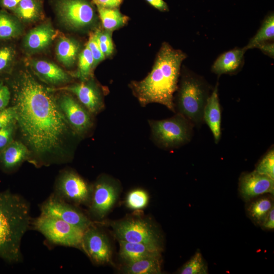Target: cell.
I'll use <instances>...</instances> for the list:
<instances>
[{
    "label": "cell",
    "mask_w": 274,
    "mask_h": 274,
    "mask_svg": "<svg viewBox=\"0 0 274 274\" xmlns=\"http://www.w3.org/2000/svg\"><path fill=\"white\" fill-rule=\"evenodd\" d=\"M12 89L16 124L35 156L34 163L59 162L63 158L60 150L71 128L54 91L39 83L27 69L19 72Z\"/></svg>",
    "instance_id": "1"
},
{
    "label": "cell",
    "mask_w": 274,
    "mask_h": 274,
    "mask_svg": "<svg viewBox=\"0 0 274 274\" xmlns=\"http://www.w3.org/2000/svg\"><path fill=\"white\" fill-rule=\"evenodd\" d=\"M187 55L164 42L157 53L150 73L142 80L130 86L142 106L158 103L176 112L174 94L176 92L183 61Z\"/></svg>",
    "instance_id": "2"
},
{
    "label": "cell",
    "mask_w": 274,
    "mask_h": 274,
    "mask_svg": "<svg viewBox=\"0 0 274 274\" xmlns=\"http://www.w3.org/2000/svg\"><path fill=\"white\" fill-rule=\"evenodd\" d=\"M31 221L26 199L9 190L0 191V259L9 264L22 262L21 242Z\"/></svg>",
    "instance_id": "3"
},
{
    "label": "cell",
    "mask_w": 274,
    "mask_h": 274,
    "mask_svg": "<svg viewBox=\"0 0 274 274\" xmlns=\"http://www.w3.org/2000/svg\"><path fill=\"white\" fill-rule=\"evenodd\" d=\"M175 107L194 126L203 122L204 107L211 94V86L201 76L189 70L181 73Z\"/></svg>",
    "instance_id": "4"
},
{
    "label": "cell",
    "mask_w": 274,
    "mask_h": 274,
    "mask_svg": "<svg viewBox=\"0 0 274 274\" xmlns=\"http://www.w3.org/2000/svg\"><path fill=\"white\" fill-rule=\"evenodd\" d=\"M31 224L49 244L82 250L84 232L79 228L59 219L41 214L32 219Z\"/></svg>",
    "instance_id": "5"
},
{
    "label": "cell",
    "mask_w": 274,
    "mask_h": 274,
    "mask_svg": "<svg viewBox=\"0 0 274 274\" xmlns=\"http://www.w3.org/2000/svg\"><path fill=\"white\" fill-rule=\"evenodd\" d=\"M149 124L153 138L165 149L179 147L189 142L194 125L179 113L166 119L151 120Z\"/></svg>",
    "instance_id": "6"
},
{
    "label": "cell",
    "mask_w": 274,
    "mask_h": 274,
    "mask_svg": "<svg viewBox=\"0 0 274 274\" xmlns=\"http://www.w3.org/2000/svg\"><path fill=\"white\" fill-rule=\"evenodd\" d=\"M111 225L118 240L162 248L161 235L157 227L149 219L132 217L112 222Z\"/></svg>",
    "instance_id": "7"
},
{
    "label": "cell",
    "mask_w": 274,
    "mask_h": 274,
    "mask_svg": "<svg viewBox=\"0 0 274 274\" xmlns=\"http://www.w3.org/2000/svg\"><path fill=\"white\" fill-rule=\"evenodd\" d=\"M92 189V185L88 183L78 173L71 169H66L58 176L53 193L72 204L88 207Z\"/></svg>",
    "instance_id": "8"
},
{
    "label": "cell",
    "mask_w": 274,
    "mask_h": 274,
    "mask_svg": "<svg viewBox=\"0 0 274 274\" xmlns=\"http://www.w3.org/2000/svg\"><path fill=\"white\" fill-rule=\"evenodd\" d=\"M119 191V185L112 179L104 176L97 179L92 185L88 206L89 217L92 221H100L107 215L115 204Z\"/></svg>",
    "instance_id": "9"
},
{
    "label": "cell",
    "mask_w": 274,
    "mask_h": 274,
    "mask_svg": "<svg viewBox=\"0 0 274 274\" xmlns=\"http://www.w3.org/2000/svg\"><path fill=\"white\" fill-rule=\"evenodd\" d=\"M55 10L60 21L74 29L87 28L96 20L94 7L89 0H57Z\"/></svg>",
    "instance_id": "10"
},
{
    "label": "cell",
    "mask_w": 274,
    "mask_h": 274,
    "mask_svg": "<svg viewBox=\"0 0 274 274\" xmlns=\"http://www.w3.org/2000/svg\"><path fill=\"white\" fill-rule=\"evenodd\" d=\"M78 207L52 193L41 203L40 209L41 215L59 219L84 232L94 222Z\"/></svg>",
    "instance_id": "11"
},
{
    "label": "cell",
    "mask_w": 274,
    "mask_h": 274,
    "mask_svg": "<svg viewBox=\"0 0 274 274\" xmlns=\"http://www.w3.org/2000/svg\"><path fill=\"white\" fill-rule=\"evenodd\" d=\"M82 250L95 264H105L111 260L112 250L109 240L95 223L84 232Z\"/></svg>",
    "instance_id": "12"
},
{
    "label": "cell",
    "mask_w": 274,
    "mask_h": 274,
    "mask_svg": "<svg viewBox=\"0 0 274 274\" xmlns=\"http://www.w3.org/2000/svg\"><path fill=\"white\" fill-rule=\"evenodd\" d=\"M57 102L72 130L78 134L87 132L93 125L91 113L69 94H62Z\"/></svg>",
    "instance_id": "13"
},
{
    "label": "cell",
    "mask_w": 274,
    "mask_h": 274,
    "mask_svg": "<svg viewBox=\"0 0 274 274\" xmlns=\"http://www.w3.org/2000/svg\"><path fill=\"white\" fill-rule=\"evenodd\" d=\"M52 89L54 91L64 90L74 94L91 114H96L104 108L101 90L91 78L80 83Z\"/></svg>",
    "instance_id": "14"
},
{
    "label": "cell",
    "mask_w": 274,
    "mask_h": 274,
    "mask_svg": "<svg viewBox=\"0 0 274 274\" xmlns=\"http://www.w3.org/2000/svg\"><path fill=\"white\" fill-rule=\"evenodd\" d=\"M238 192L247 202L265 194H274V179L255 170L243 173L238 181Z\"/></svg>",
    "instance_id": "15"
},
{
    "label": "cell",
    "mask_w": 274,
    "mask_h": 274,
    "mask_svg": "<svg viewBox=\"0 0 274 274\" xmlns=\"http://www.w3.org/2000/svg\"><path fill=\"white\" fill-rule=\"evenodd\" d=\"M32 73L43 82L52 86L67 83L72 77L56 64L47 60L29 58L26 61Z\"/></svg>",
    "instance_id": "16"
},
{
    "label": "cell",
    "mask_w": 274,
    "mask_h": 274,
    "mask_svg": "<svg viewBox=\"0 0 274 274\" xmlns=\"http://www.w3.org/2000/svg\"><path fill=\"white\" fill-rule=\"evenodd\" d=\"M56 30L50 23H44L31 29L25 36L23 45L29 53L46 49L56 37Z\"/></svg>",
    "instance_id": "17"
},
{
    "label": "cell",
    "mask_w": 274,
    "mask_h": 274,
    "mask_svg": "<svg viewBox=\"0 0 274 274\" xmlns=\"http://www.w3.org/2000/svg\"><path fill=\"white\" fill-rule=\"evenodd\" d=\"M246 52L244 47H235L222 53L213 63L211 72L218 76L236 74L244 66Z\"/></svg>",
    "instance_id": "18"
},
{
    "label": "cell",
    "mask_w": 274,
    "mask_h": 274,
    "mask_svg": "<svg viewBox=\"0 0 274 274\" xmlns=\"http://www.w3.org/2000/svg\"><path fill=\"white\" fill-rule=\"evenodd\" d=\"M27 146L18 141H13L0 152V167L6 172L16 170L25 160L30 158Z\"/></svg>",
    "instance_id": "19"
},
{
    "label": "cell",
    "mask_w": 274,
    "mask_h": 274,
    "mask_svg": "<svg viewBox=\"0 0 274 274\" xmlns=\"http://www.w3.org/2000/svg\"><path fill=\"white\" fill-rule=\"evenodd\" d=\"M118 241L119 255L127 263L143 258L161 256L162 248L144 243Z\"/></svg>",
    "instance_id": "20"
},
{
    "label": "cell",
    "mask_w": 274,
    "mask_h": 274,
    "mask_svg": "<svg viewBox=\"0 0 274 274\" xmlns=\"http://www.w3.org/2000/svg\"><path fill=\"white\" fill-rule=\"evenodd\" d=\"M203 120L210 128L217 144L221 138V112L218 96V83L212 91L204 107Z\"/></svg>",
    "instance_id": "21"
},
{
    "label": "cell",
    "mask_w": 274,
    "mask_h": 274,
    "mask_svg": "<svg viewBox=\"0 0 274 274\" xmlns=\"http://www.w3.org/2000/svg\"><path fill=\"white\" fill-rule=\"evenodd\" d=\"M246 202L247 216L255 225L261 227L270 210L274 208L273 195H261Z\"/></svg>",
    "instance_id": "22"
},
{
    "label": "cell",
    "mask_w": 274,
    "mask_h": 274,
    "mask_svg": "<svg viewBox=\"0 0 274 274\" xmlns=\"http://www.w3.org/2000/svg\"><path fill=\"white\" fill-rule=\"evenodd\" d=\"M80 46L78 41L65 36L60 37L56 44L57 60L67 67L72 66L78 58Z\"/></svg>",
    "instance_id": "23"
},
{
    "label": "cell",
    "mask_w": 274,
    "mask_h": 274,
    "mask_svg": "<svg viewBox=\"0 0 274 274\" xmlns=\"http://www.w3.org/2000/svg\"><path fill=\"white\" fill-rule=\"evenodd\" d=\"M12 12L22 22H36L43 16V0H21Z\"/></svg>",
    "instance_id": "24"
},
{
    "label": "cell",
    "mask_w": 274,
    "mask_h": 274,
    "mask_svg": "<svg viewBox=\"0 0 274 274\" xmlns=\"http://www.w3.org/2000/svg\"><path fill=\"white\" fill-rule=\"evenodd\" d=\"M161 264V256L146 258L127 263L122 271L127 274H158Z\"/></svg>",
    "instance_id": "25"
},
{
    "label": "cell",
    "mask_w": 274,
    "mask_h": 274,
    "mask_svg": "<svg viewBox=\"0 0 274 274\" xmlns=\"http://www.w3.org/2000/svg\"><path fill=\"white\" fill-rule=\"evenodd\" d=\"M273 40L274 14L271 12L265 17L256 34L250 39L244 48L247 51L248 50L256 48L261 43L273 42Z\"/></svg>",
    "instance_id": "26"
},
{
    "label": "cell",
    "mask_w": 274,
    "mask_h": 274,
    "mask_svg": "<svg viewBox=\"0 0 274 274\" xmlns=\"http://www.w3.org/2000/svg\"><path fill=\"white\" fill-rule=\"evenodd\" d=\"M97 9L105 30L113 31L124 26L128 20V17L122 14L117 8L97 6Z\"/></svg>",
    "instance_id": "27"
},
{
    "label": "cell",
    "mask_w": 274,
    "mask_h": 274,
    "mask_svg": "<svg viewBox=\"0 0 274 274\" xmlns=\"http://www.w3.org/2000/svg\"><path fill=\"white\" fill-rule=\"evenodd\" d=\"M19 19L5 10H0V41L10 40L19 37L22 27Z\"/></svg>",
    "instance_id": "28"
},
{
    "label": "cell",
    "mask_w": 274,
    "mask_h": 274,
    "mask_svg": "<svg viewBox=\"0 0 274 274\" xmlns=\"http://www.w3.org/2000/svg\"><path fill=\"white\" fill-rule=\"evenodd\" d=\"M78 59V69L75 75L81 81H84L91 78L92 70L94 68L93 56L86 45L79 54Z\"/></svg>",
    "instance_id": "29"
},
{
    "label": "cell",
    "mask_w": 274,
    "mask_h": 274,
    "mask_svg": "<svg viewBox=\"0 0 274 274\" xmlns=\"http://www.w3.org/2000/svg\"><path fill=\"white\" fill-rule=\"evenodd\" d=\"M180 274H207L208 268L201 252L196 251L179 269Z\"/></svg>",
    "instance_id": "30"
},
{
    "label": "cell",
    "mask_w": 274,
    "mask_h": 274,
    "mask_svg": "<svg viewBox=\"0 0 274 274\" xmlns=\"http://www.w3.org/2000/svg\"><path fill=\"white\" fill-rule=\"evenodd\" d=\"M149 200V195L145 190L142 189H135L128 193L125 203L129 209L141 210L147 206Z\"/></svg>",
    "instance_id": "31"
},
{
    "label": "cell",
    "mask_w": 274,
    "mask_h": 274,
    "mask_svg": "<svg viewBox=\"0 0 274 274\" xmlns=\"http://www.w3.org/2000/svg\"><path fill=\"white\" fill-rule=\"evenodd\" d=\"M15 57V50L10 45L0 47V75L9 73Z\"/></svg>",
    "instance_id": "32"
},
{
    "label": "cell",
    "mask_w": 274,
    "mask_h": 274,
    "mask_svg": "<svg viewBox=\"0 0 274 274\" xmlns=\"http://www.w3.org/2000/svg\"><path fill=\"white\" fill-rule=\"evenodd\" d=\"M256 172L274 179V150L267 151L256 165Z\"/></svg>",
    "instance_id": "33"
},
{
    "label": "cell",
    "mask_w": 274,
    "mask_h": 274,
    "mask_svg": "<svg viewBox=\"0 0 274 274\" xmlns=\"http://www.w3.org/2000/svg\"><path fill=\"white\" fill-rule=\"evenodd\" d=\"M100 49L104 56L108 57L112 55L114 46L112 38V31L97 30L95 31Z\"/></svg>",
    "instance_id": "34"
},
{
    "label": "cell",
    "mask_w": 274,
    "mask_h": 274,
    "mask_svg": "<svg viewBox=\"0 0 274 274\" xmlns=\"http://www.w3.org/2000/svg\"><path fill=\"white\" fill-rule=\"evenodd\" d=\"M86 45L89 49L94 60V67L105 58L98 45L95 32L89 35V39Z\"/></svg>",
    "instance_id": "35"
},
{
    "label": "cell",
    "mask_w": 274,
    "mask_h": 274,
    "mask_svg": "<svg viewBox=\"0 0 274 274\" xmlns=\"http://www.w3.org/2000/svg\"><path fill=\"white\" fill-rule=\"evenodd\" d=\"M16 126L15 121L0 129V152L14 140Z\"/></svg>",
    "instance_id": "36"
},
{
    "label": "cell",
    "mask_w": 274,
    "mask_h": 274,
    "mask_svg": "<svg viewBox=\"0 0 274 274\" xmlns=\"http://www.w3.org/2000/svg\"><path fill=\"white\" fill-rule=\"evenodd\" d=\"M16 117V111L13 106L0 110V129L15 122Z\"/></svg>",
    "instance_id": "37"
},
{
    "label": "cell",
    "mask_w": 274,
    "mask_h": 274,
    "mask_svg": "<svg viewBox=\"0 0 274 274\" xmlns=\"http://www.w3.org/2000/svg\"><path fill=\"white\" fill-rule=\"evenodd\" d=\"M11 98V92L8 87L0 80V110L8 107Z\"/></svg>",
    "instance_id": "38"
},
{
    "label": "cell",
    "mask_w": 274,
    "mask_h": 274,
    "mask_svg": "<svg viewBox=\"0 0 274 274\" xmlns=\"http://www.w3.org/2000/svg\"><path fill=\"white\" fill-rule=\"evenodd\" d=\"M96 7L107 8H117L122 3L123 0H91Z\"/></svg>",
    "instance_id": "39"
},
{
    "label": "cell",
    "mask_w": 274,
    "mask_h": 274,
    "mask_svg": "<svg viewBox=\"0 0 274 274\" xmlns=\"http://www.w3.org/2000/svg\"><path fill=\"white\" fill-rule=\"evenodd\" d=\"M256 48L259 49L264 54L271 58H274L273 42H266L259 44Z\"/></svg>",
    "instance_id": "40"
},
{
    "label": "cell",
    "mask_w": 274,
    "mask_h": 274,
    "mask_svg": "<svg viewBox=\"0 0 274 274\" xmlns=\"http://www.w3.org/2000/svg\"><path fill=\"white\" fill-rule=\"evenodd\" d=\"M261 227L266 230L274 229V208L270 210Z\"/></svg>",
    "instance_id": "41"
},
{
    "label": "cell",
    "mask_w": 274,
    "mask_h": 274,
    "mask_svg": "<svg viewBox=\"0 0 274 274\" xmlns=\"http://www.w3.org/2000/svg\"><path fill=\"white\" fill-rule=\"evenodd\" d=\"M151 6L161 11H168L169 9L167 4L163 0H145Z\"/></svg>",
    "instance_id": "42"
},
{
    "label": "cell",
    "mask_w": 274,
    "mask_h": 274,
    "mask_svg": "<svg viewBox=\"0 0 274 274\" xmlns=\"http://www.w3.org/2000/svg\"><path fill=\"white\" fill-rule=\"evenodd\" d=\"M21 0H0V7L5 9L13 10Z\"/></svg>",
    "instance_id": "43"
}]
</instances>
